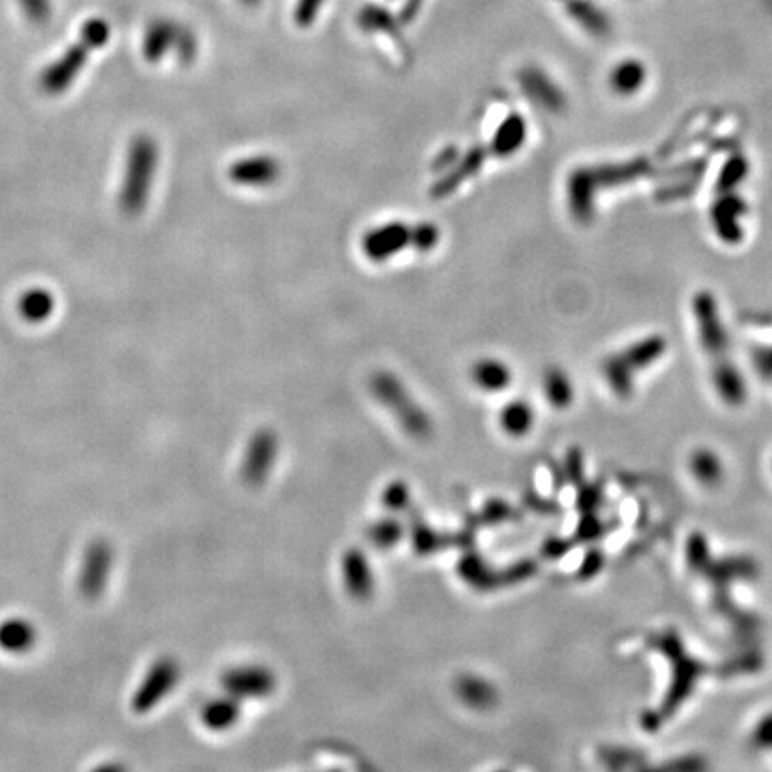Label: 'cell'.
Wrapping results in <instances>:
<instances>
[{"instance_id": "6da1fadb", "label": "cell", "mask_w": 772, "mask_h": 772, "mask_svg": "<svg viewBox=\"0 0 772 772\" xmlns=\"http://www.w3.org/2000/svg\"><path fill=\"white\" fill-rule=\"evenodd\" d=\"M694 314L697 320L699 335L703 338L705 351L714 362L715 379H717V386L721 394L731 403L740 401L742 397L740 377L736 374V368L727 358L726 333H725V325L719 317V310L714 297L710 293H699L694 301Z\"/></svg>"}, {"instance_id": "7a4b0ae2", "label": "cell", "mask_w": 772, "mask_h": 772, "mask_svg": "<svg viewBox=\"0 0 772 772\" xmlns=\"http://www.w3.org/2000/svg\"><path fill=\"white\" fill-rule=\"evenodd\" d=\"M645 170V161L576 169L567 180V204L571 215L578 222H589L593 215V199L599 190L610 188L612 184L632 181Z\"/></svg>"}, {"instance_id": "3957f363", "label": "cell", "mask_w": 772, "mask_h": 772, "mask_svg": "<svg viewBox=\"0 0 772 772\" xmlns=\"http://www.w3.org/2000/svg\"><path fill=\"white\" fill-rule=\"evenodd\" d=\"M370 392L376 401L392 413L403 431L418 440L431 437L433 418L417 403L403 379L388 370H379L370 377Z\"/></svg>"}, {"instance_id": "277c9868", "label": "cell", "mask_w": 772, "mask_h": 772, "mask_svg": "<svg viewBox=\"0 0 772 772\" xmlns=\"http://www.w3.org/2000/svg\"><path fill=\"white\" fill-rule=\"evenodd\" d=\"M109 40V26L102 18H93L85 24L79 40L67 48L59 59L50 63L40 77V88L48 95H59L68 90L85 68L93 50L106 46Z\"/></svg>"}, {"instance_id": "5b68a950", "label": "cell", "mask_w": 772, "mask_h": 772, "mask_svg": "<svg viewBox=\"0 0 772 772\" xmlns=\"http://www.w3.org/2000/svg\"><path fill=\"white\" fill-rule=\"evenodd\" d=\"M158 165L156 141L147 135L135 138L126 161V174L120 190V208L126 215L135 217L147 206L154 172Z\"/></svg>"}, {"instance_id": "8992f818", "label": "cell", "mask_w": 772, "mask_h": 772, "mask_svg": "<svg viewBox=\"0 0 772 772\" xmlns=\"http://www.w3.org/2000/svg\"><path fill=\"white\" fill-rule=\"evenodd\" d=\"M181 664L174 656H160L147 669L131 697V710L145 715L158 708L181 682Z\"/></svg>"}, {"instance_id": "52a82bcc", "label": "cell", "mask_w": 772, "mask_h": 772, "mask_svg": "<svg viewBox=\"0 0 772 772\" xmlns=\"http://www.w3.org/2000/svg\"><path fill=\"white\" fill-rule=\"evenodd\" d=\"M143 56L150 63L161 61L170 50L176 52L180 61L190 65L197 56V38L195 35L170 20H156L147 27L143 36Z\"/></svg>"}, {"instance_id": "ba28073f", "label": "cell", "mask_w": 772, "mask_h": 772, "mask_svg": "<svg viewBox=\"0 0 772 772\" xmlns=\"http://www.w3.org/2000/svg\"><path fill=\"white\" fill-rule=\"evenodd\" d=\"M115 551L106 539H95L83 552L79 574H77V591L87 601L100 599L113 574Z\"/></svg>"}, {"instance_id": "9c48e42d", "label": "cell", "mask_w": 772, "mask_h": 772, "mask_svg": "<svg viewBox=\"0 0 772 772\" xmlns=\"http://www.w3.org/2000/svg\"><path fill=\"white\" fill-rule=\"evenodd\" d=\"M222 690L243 701H258L273 695L277 688V676L273 669L262 664H247L228 669L221 678Z\"/></svg>"}, {"instance_id": "30bf717a", "label": "cell", "mask_w": 772, "mask_h": 772, "mask_svg": "<svg viewBox=\"0 0 772 772\" xmlns=\"http://www.w3.org/2000/svg\"><path fill=\"white\" fill-rule=\"evenodd\" d=\"M279 456V437L273 429H258L247 442L240 476L249 487H262L273 474Z\"/></svg>"}, {"instance_id": "8fae6325", "label": "cell", "mask_w": 772, "mask_h": 772, "mask_svg": "<svg viewBox=\"0 0 772 772\" xmlns=\"http://www.w3.org/2000/svg\"><path fill=\"white\" fill-rule=\"evenodd\" d=\"M411 229L407 222L392 221L370 228L362 238V251L368 262L383 263L411 249Z\"/></svg>"}, {"instance_id": "7c38bea8", "label": "cell", "mask_w": 772, "mask_h": 772, "mask_svg": "<svg viewBox=\"0 0 772 772\" xmlns=\"http://www.w3.org/2000/svg\"><path fill=\"white\" fill-rule=\"evenodd\" d=\"M489 156H490V152H489L487 145H483V143L472 145L468 150L459 154V158L456 160L453 167L444 170L440 174V178L433 182L429 195L437 201L451 197L458 188H461L463 182H467L479 174V170L487 163Z\"/></svg>"}, {"instance_id": "4fadbf2b", "label": "cell", "mask_w": 772, "mask_h": 772, "mask_svg": "<svg viewBox=\"0 0 772 772\" xmlns=\"http://www.w3.org/2000/svg\"><path fill=\"white\" fill-rule=\"evenodd\" d=\"M342 583L345 592L356 601H368L376 592V572L362 547H349L340 561Z\"/></svg>"}, {"instance_id": "5bb4252c", "label": "cell", "mask_w": 772, "mask_h": 772, "mask_svg": "<svg viewBox=\"0 0 772 772\" xmlns=\"http://www.w3.org/2000/svg\"><path fill=\"white\" fill-rule=\"evenodd\" d=\"M229 180L247 188L273 186L283 176V165L275 156L258 154L234 161L228 170Z\"/></svg>"}, {"instance_id": "9a60e30c", "label": "cell", "mask_w": 772, "mask_h": 772, "mask_svg": "<svg viewBox=\"0 0 772 772\" xmlns=\"http://www.w3.org/2000/svg\"><path fill=\"white\" fill-rule=\"evenodd\" d=\"M664 351V340L660 338H651L647 342H640L635 347L624 351L621 356H617V360H610L604 370L606 376L612 383L613 388H628V370H632L633 366H645L651 364L653 360H656V356H660V353Z\"/></svg>"}, {"instance_id": "2e32d148", "label": "cell", "mask_w": 772, "mask_h": 772, "mask_svg": "<svg viewBox=\"0 0 772 772\" xmlns=\"http://www.w3.org/2000/svg\"><path fill=\"white\" fill-rule=\"evenodd\" d=\"M520 90L528 98H531L537 106L544 108L551 113H558L565 108V95L560 90L544 72L537 67H526L517 76Z\"/></svg>"}, {"instance_id": "e0dca14e", "label": "cell", "mask_w": 772, "mask_h": 772, "mask_svg": "<svg viewBox=\"0 0 772 772\" xmlns=\"http://www.w3.org/2000/svg\"><path fill=\"white\" fill-rule=\"evenodd\" d=\"M40 640L38 628L26 617H7L0 621V651L15 656L31 653Z\"/></svg>"}, {"instance_id": "ac0fdd59", "label": "cell", "mask_w": 772, "mask_h": 772, "mask_svg": "<svg viewBox=\"0 0 772 772\" xmlns=\"http://www.w3.org/2000/svg\"><path fill=\"white\" fill-rule=\"evenodd\" d=\"M528 138V124L520 113H510L502 118L498 129L487 143L490 156L498 160H506L517 154Z\"/></svg>"}, {"instance_id": "d6986e66", "label": "cell", "mask_w": 772, "mask_h": 772, "mask_svg": "<svg viewBox=\"0 0 772 772\" xmlns=\"http://www.w3.org/2000/svg\"><path fill=\"white\" fill-rule=\"evenodd\" d=\"M242 701L222 692L201 708V723L211 733H226L242 719Z\"/></svg>"}, {"instance_id": "ffe728a7", "label": "cell", "mask_w": 772, "mask_h": 772, "mask_svg": "<svg viewBox=\"0 0 772 772\" xmlns=\"http://www.w3.org/2000/svg\"><path fill=\"white\" fill-rule=\"evenodd\" d=\"M455 692L465 706L476 712L490 710L499 701L498 686L479 674H461L456 680Z\"/></svg>"}, {"instance_id": "44dd1931", "label": "cell", "mask_w": 772, "mask_h": 772, "mask_svg": "<svg viewBox=\"0 0 772 772\" xmlns=\"http://www.w3.org/2000/svg\"><path fill=\"white\" fill-rule=\"evenodd\" d=\"M470 379L485 394H500L510 388L513 372L499 358H481L470 366Z\"/></svg>"}, {"instance_id": "7402d4cb", "label": "cell", "mask_w": 772, "mask_h": 772, "mask_svg": "<svg viewBox=\"0 0 772 772\" xmlns=\"http://www.w3.org/2000/svg\"><path fill=\"white\" fill-rule=\"evenodd\" d=\"M458 574L467 585H470V589H476V591H492L500 587L502 583L500 571H494L487 563V560L476 551L467 552L458 561Z\"/></svg>"}, {"instance_id": "603a6c76", "label": "cell", "mask_w": 772, "mask_h": 772, "mask_svg": "<svg viewBox=\"0 0 772 772\" xmlns=\"http://www.w3.org/2000/svg\"><path fill=\"white\" fill-rule=\"evenodd\" d=\"M537 413L526 399H513L499 411L500 431L511 438H524L533 431Z\"/></svg>"}, {"instance_id": "cb8c5ba5", "label": "cell", "mask_w": 772, "mask_h": 772, "mask_svg": "<svg viewBox=\"0 0 772 772\" xmlns=\"http://www.w3.org/2000/svg\"><path fill=\"white\" fill-rule=\"evenodd\" d=\"M542 390H544L547 403L556 409L569 408L574 401V386L571 377L556 366L547 368L542 379Z\"/></svg>"}, {"instance_id": "d4e9b609", "label": "cell", "mask_w": 772, "mask_h": 772, "mask_svg": "<svg viewBox=\"0 0 772 772\" xmlns=\"http://www.w3.org/2000/svg\"><path fill=\"white\" fill-rule=\"evenodd\" d=\"M366 539H368V542L374 545L376 549L392 551V549H396L397 545L401 544V540L405 539V526L392 513L388 517H383V519L376 520L368 528Z\"/></svg>"}, {"instance_id": "484cf974", "label": "cell", "mask_w": 772, "mask_h": 772, "mask_svg": "<svg viewBox=\"0 0 772 772\" xmlns=\"http://www.w3.org/2000/svg\"><path fill=\"white\" fill-rule=\"evenodd\" d=\"M358 26L365 33H383L390 36L399 35V22L397 18L385 7L368 4L358 13Z\"/></svg>"}, {"instance_id": "4316f807", "label": "cell", "mask_w": 772, "mask_h": 772, "mask_svg": "<svg viewBox=\"0 0 772 772\" xmlns=\"http://www.w3.org/2000/svg\"><path fill=\"white\" fill-rule=\"evenodd\" d=\"M54 299L46 290H31L26 292L18 303V310L22 314V317L29 322H42L48 318L54 310Z\"/></svg>"}, {"instance_id": "83f0119b", "label": "cell", "mask_w": 772, "mask_h": 772, "mask_svg": "<svg viewBox=\"0 0 772 772\" xmlns=\"http://www.w3.org/2000/svg\"><path fill=\"white\" fill-rule=\"evenodd\" d=\"M643 79H645V68L638 61H624L612 72L610 85L613 90L630 95L642 87Z\"/></svg>"}, {"instance_id": "f1b7e54d", "label": "cell", "mask_w": 772, "mask_h": 772, "mask_svg": "<svg viewBox=\"0 0 772 772\" xmlns=\"http://www.w3.org/2000/svg\"><path fill=\"white\" fill-rule=\"evenodd\" d=\"M690 468H692V474L697 478V481H701L705 485H714L723 476V467H721L719 458L710 451H705V449L697 451L695 455L692 456Z\"/></svg>"}, {"instance_id": "f546056e", "label": "cell", "mask_w": 772, "mask_h": 772, "mask_svg": "<svg viewBox=\"0 0 772 772\" xmlns=\"http://www.w3.org/2000/svg\"><path fill=\"white\" fill-rule=\"evenodd\" d=\"M381 504L394 515L408 510L411 504V489L408 483L403 479H394L385 485V489L381 490Z\"/></svg>"}, {"instance_id": "4dcf8cb0", "label": "cell", "mask_w": 772, "mask_h": 772, "mask_svg": "<svg viewBox=\"0 0 772 772\" xmlns=\"http://www.w3.org/2000/svg\"><path fill=\"white\" fill-rule=\"evenodd\" d=\"M569 13L583 26L587 27L591 33L595 35H602L608 29V22L602 16V13H599L591 2L585 0H574L569 4Z\"/></svg>"}, {"instance_id": "1f68e13d", "label": "cell", "mask_w": 772, "mask_h": 772, "mask_svg": "<svg viewBox=\"0 0 772 772\" xmlns=\"http://www.w3.org/2000/svg\"><path fill=\"white\" fill-rule=\"evenodd\" d=\"M449 544H451V540H449L448 535L438 533L426 524H417L413 528V549L418 554H431V552H437L442 547H448Z\"/></svg>"}, {"instance_id": "d6a6232c", "label": "cell", "mask_w": 772, "mask_h": 772, "mask_svg": "<svg viewBox=\"0 0 772 772\" xmlns=\"http://www.w3.org/2000/svg\"><path fill=\"white\" fill-rule=\"evenodd\" d=\"M442 231L433 222H417L411 229V249L420 254L435 251L440 243Z\"/></svg>"}, {"instance_id": "836d02e7", "label": "cell", "mask_w": 772, "mask_h": 772, "mask_svg": "<svg viewBox=\"0 0 772 772\" xmlns=\"http://www.w3.org/2000/svg\"><path fill=\"white\" fill-rule=\"evenodd\" d=\"M513 515H515V508L502 499H494L487 502L485 508H483V511H481V517L487 522H492V524L510 520V519H513Z\"/></svg>"}, {"instance_id": "e575fe53", "label": "cell", "mask_w": 772, "mask_h": 772, "mask_svg": "<svg viewBox=\"0 0 772 772\" xmlns=\"http://www.w3.org/2000/svg\"><path fill=\"white\" fill-rule=\"evenodd\" d=\"M322 4H324V0H297L295 11H293L295 24L301 26V27L312 26L317 18Z\"/></svg>"}, {"instance_id": "d590c367", "label": "cell", "mask_w": 772, "mask_h": 772, "mask_svg": "<svg viewBox=\"0 0 772 772\" xmlns=\"http://www.w3.org/2000/svg\"><path fill=\"white\" fill-rule=\"evenodd\" d=\"M20 5L33 24H46L50 18V0H20Z\"/></svg>"}, {"instance_id": "8d00e7d4", "label": "cell", "mask_w": 772, "mask_h": 772, "mask_svg": "<svg viewBox=\"0 0 772 772\" xmlns=\"http://www.w3.org/2000/svg\"><path fill=\"white\" fill-rule=\"evenodd\" d=\"M459 150L456 149V147H446L438 156H437V160H435V163H433V167L435 169H438V170H448L449 167H453L456 163V160L459 158Z\"/></svg>"}, {"instance_id": "74e56055", "label": "cell", "mask_w": 772, "mask_h": 772, "mask_svg": "<svg viewBox=\"0 0 772 772\" xmlns=\"http://www.w3.org/2000/svg\"><path fill=\"white\" fill-rule=\"evenodd\" d=\"M422 2L424 0H407L405 5H403V11H401V22L409 24L411 20H415V16L418 15V11L422 7Z\"/></svg>"}, {"instance_id": "f35d334b", "label": "cell", "mask_w": 772, "mask_h": 772, "mask_svg": "<svg viewBox=\"0 0 772 772\" xmlns=\"http://www.w3.org/2000/svg\"><path fill=\"white\" fill-rule=\"evenodd\" d=\"M243 4H247V5H256V4H260V0H242Z\"/></svg>"}]
</instances>
